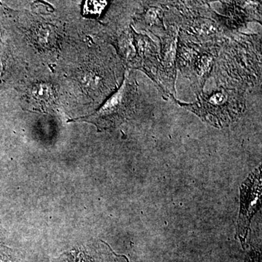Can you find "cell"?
<instances>
[{
  "instance_id": "6da1fadb",
  "label": "cell",
  "mask_w": 262,
  "mask_h": 262,
  "mask_svg": "<svg viewBox=\"0 0 262 262\" xmlns=\"http://www.w3.org/2000/svg\"><path fill=\"white\" fill-rule=\"evenodd\" d=\"M243 104L237 95L223 90L202 96L198 103L189 106L207 121L222 125L235 119L242 112Z\"/></svg>"
},
{
  "instance_id": "7a4b0ae2",
  "label": "cell",
  "mask_w": 262,
  "mask_h": 262,
  "mask_svg": "<svg viewBox=\"0 0 262 262\" xmlns=\"http://www.w3.org/2000/svg\"><path fill=\"white\" fill-rule=\"evenodd\" d=\"M134 96V89L125 81L120 90L98 111L90 116L77 119L76 121L91 122L99 130L115 126L123 122L132 113Z\"/></svg>"
},
{
  "instance_id": "3957f363",
  "label": "cell",
  "mask_w": 262,
  "mask_h": 262,
  "mask_svg": "<svg viewBox=\"0 0 262 262\" xmlns=\"http://www.w3.org/2000/svg\"><path fill=\"white\" fill-rule=\"evenodd\" d=\"M55 262H127V260L125 256H117L106 245L102 247L95 246L76 250Z\"/></svg>"
},
{
  "instance_id": "277c9868",
  "label": "cell",
  "mask_w": 262,
  "mask_h": 262,
  "mask_svg": "<svg viewBox=\"0 0 262 262\" xmlns=\"http://www.w3.org/2000/svg\"><path fill=\"white\" fill-rule=\"evenodd\" d=\"M32 94L38 102L49 104L53 101V93L51 88L46 84H39L32 89Z\"/></svg>"
},
{
  "instance_id": "5b68a950",
  "label": "cell",
  "mask_w": 262,
  "mask_h": 262,
  "mask_svg": "<svg viewBox=\"0 0 262 262\" xmlns=\"http://www.w3.org/2000/svg\"><path fill=\"white\" fill-rule=\"evenodd\" d=\"M106 5H107V2L106 1L86 2L84 6V13L89 15L101 14Z\"/></svg>"
},
{
  "instance_id": "8992f818",
  "label": "cell",
  "mask_w": 262,
  "mask_h": 262,
  "mask_svg": "<svg viewBox=\"0 0 262 262\" xmlns=\"http://www.w3.org/2000/svg\"><path fill=\"white\" fill-rule=\"evenodd\" d=\"M3 63L2 59H0V80H1L2 76H3Z\"/></svg>"
},
{
  "instance_id": "52a82bcc",
  "label": "cell",
  "mask_w": 262,
  "mask_h": 262,
  "mask_svg": "<svg viewBox=\"0 0 262 262\" xmlns=\"http://www.w3.org/2000/svg\"><path fill=\"white\" fill-rule=\"evenodd\" d=\"M3 238H4V234H3V229H2L1 226H0V243L2 242Z\"/></svg>"
}]
</instances>
